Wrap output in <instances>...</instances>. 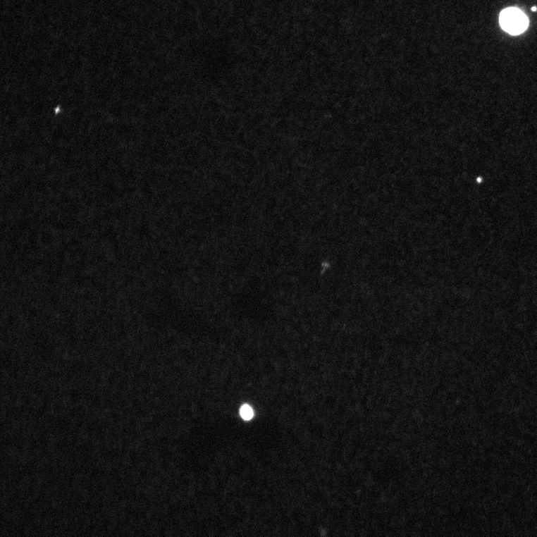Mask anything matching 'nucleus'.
I'll return each mask as SVG.
<instances>
[{"label":"nucleus","instance_id":"1","mask_svg":"<svg viewBox=\"0 0 537 537\" xmlns=\"http://www.w3.org/2000/svg\"><path fill=\"white\" fill-rule=\"evenodd\" d=\"M500 24L503 30L508 33L519 35L527 30L529 19L519 9L510 8L501 13Z\"/></svg>","mask_w":537,"mask_h":537},{"label":"nucleus","instance_id":"2","mask_svg":"<svg viewBox=\"0 0 537 537\" xmlns=\"http://www.w3.org/2000/svg\"><path fill=\"white\" fill-rule=\"evenodd\" d=\"M240 415L242 419L250 420L254 416L252 408L248 405L242 406L240 409Z\"/></svg>","mask_w":537,"mask_h":537},{"label":"nucleus","instance_id":"3","mask_svg":"<svg viewBox=\"0 0 537 537\" xmlns=\"http://www.w3.org/2000/svg\"><path fill=\"white\" fill-rule=\"evenodd\" d=\"M138 235L140 237H146L149 234V228L147 224H142L138 228Z\"/></svg>","mask_w":537,"mask_h":537},{"label":"nucleus","instance_id":"4","mask_svg":"<svg viewBox=\"0 0 537 537\" xmlns=\"http://www.w3.org/2000/svg\"><path fill=\"white\" fill-rule=\"evenodd\" d=\"M135 277L131 274H127L125 276V283L127 285H130L134 283Z\"/></svg>","mask_w":537,"mask_h":537},{"label":"nucleus","instance_id":"5","mask_svg":"<svg viewBox=\"0 0 537 537\" xmlns=\"http://www.w3.org/2000/svg\"><path fill=\"white\" fill-rule=\"evenodd\" d=\"M75 283L79 286H82L85 283V278L81 275H78L75 278Z\"/></svg>","mask_w":537,"mask_h":537},{"label":"nucleus","instance_id":"6","mask_svg":"<svg viewBox=\"0 0 537 537\" xmlns=\"http://www.w3.org/2000/svg\"><path fill=\"white\" fill-rule=\"evenodd\" d=\"M56 257H57V259H58V260L60 262H63V261H66V253H65V252H63V251H58V253H57V254H56Z\"/></svg>","mask_w":537,"mask_h":537},{"label":"nucleus","instance_id":"7","mask_svg":"<svg viewBox=\"0 0 537 537\" xmlns=\"http://www.w3.org/2000/svg\"><path fill=\"white\" fill-rule=\"evenodd\" d=\"M29 227V223L27 221H20L18 224V228L20 230H25Z\"/></svg>","mask_w":537,"mask_h":537},{"label":"nucleus","instance_id":"8","mask_svg":"<svg viewBox=\"0 0 537 537\" xmlns=\"http://www.w3.org/2000/svg\"><path fill=\"white\" fill-rule=\"evenodd\" d=\"M29 316H30L31 318H35V317H37V309H34V308L30 309V311H29Z\"/></svg>","mask_w":537,"mask_h":537},{"label":"nucleus","instance_id":"9","mask_svg":"<svg viewBox=\"0 0 537 537\" xmlns=\"http://www.w3.org/2000/svg\"><path fill=\"white\" fill-rule=\"evenodd\" d=\"M8 323L10 325H11V324L14 323V316H11V315H10V316L8 317Z\"/></svg>","mask_w":537,"mask_h":537},{"label":"nucleus","instance_id":"10","mask_svg":"<svg viewBox=\"0 0 537 537\" xmlns=\"http://www.w3.org/2000/svg\"><path fill=\"white\" fill-rule=\"evenodd\" d=\"M56 228H57L58 229H59V230H63V229H65V228H66V226H65V225H63V223H58V224H57V227H56Z\"/></svg>","mask_w":537,"mask_h":537},{"label":"nucleus","instance_id":"11","mask_svg":"<svg viewBox=\"0 0 537 537\" xmlns=\"http://www.w3.org/2000/svg\"><path fill=\"white\" fill-rule=\"evenodd\" d=\"M531 9H532V11H537V8H536V7H535V6H534V7H533Z\"/></svg>","mask_w":537,"mask_h":537}]
</instances>
